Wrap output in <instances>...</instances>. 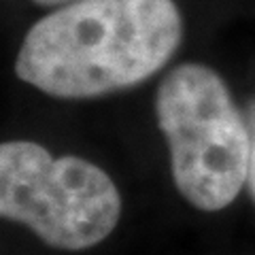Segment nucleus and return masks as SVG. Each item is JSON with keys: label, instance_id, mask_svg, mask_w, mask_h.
Wrapping results in <instances>:
<instances>
[{"label": "nucleus", "instance_id": "nucleus-1", "mask_svg": "<svg viewBox=\"0 0 255 255\" xmlns=\"http://www.w3.org/2000/svg\"><path fill=\"white\" fill-rule=\"evenodd\" d=\"M181 41L174 0H73L26 32L15 75L53 98H96L147 81Z\"/></svg>", "mask_w": 255, "mask_h": 255}, {"label": "nucleus", "instance_id": "nucleus-2", "mask_svg": "<svg viewBox=\"0 0 255 255\" xmlns=\"http://www.w3.org/2000/svg\"><path fill=\"white\" fill-rule=\"evenodd\" d=\"M155 115L179 194L209 213L232 204L247 183L249 128L223 79L204 64L172 68L157 87Z\"/></svg>", "mask_w": 255, "mask_h": 255}, {"label": "nucleus", "instance_id": "nucleus-3", "mask_svg": "<svg viewBox=\"0 0 255 255\" xmlns=\"http://www.w3.org/2000/svg\"><path fill=\"white\" fill-rule=\"evenodd\" d=\"M119 215L122 196L96 164L53 157L32 140L0 142V217L28 226L45 245L90 249L113 232Z\"/></svg>", "mask_w": 255, "mask_h": 255}, {"label": "nucleus", "instance_id": "nucleus-4", "mask_svg": "<svg viewBox=\"0 0 255 255\" xmlns=\"http://www.w3.org/2000/svg\"><path fill=\"white\" fill-rule=\"evenodd\" d=\"M247 128H249V168H247V185L255 200V98L245 109Z\"/></svg>", "mask_w": 255, "mask_h": 255}, {"label": "nucleus", "instance_id": "nucleus-5", "mask_svg": "<svg viewBox=\"0 0 255 255\" xmlns=\"http://www.w3.org/2000/svg\"><path fill=\"white\" fill-rule=\"evenodd\" d=\"M41 6H53V4H62V2H73V0H34Z\"/></svg>", "mask_w": 255, "mask_h": 255}]
</instances>
